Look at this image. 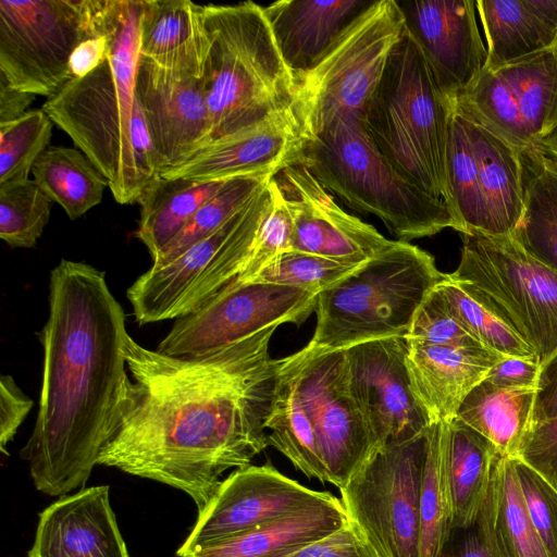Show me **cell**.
<instances>
[{
    "label": "cell",
    "mask_w": 557,
    "mask_h": 557,
    "mask_svg": "<svg viewBox=\"0 0 557 557\" xmlns=\"http://www.w3.org/2000/svg\"><path fill=\"white\" fill-rule=\"evenodd\" d=\"M277 327L196 357L168 356L128 335L131 377L98 465L180 490L202 510L226 470L269 446Z\"/></svg>",
    "instance_id": "cell-1"
},
{
    "label": "cell",
    "mask_w": 557,
    "mask_h": 557,
    "mask_svg": "<svg viewBox=\"0 0 557 557\" xmlns=\"http://www.w3.org/2000/svg\"><path fill=\"white\" fill-rule=\"evenodd\" d=\"M128 335L106 273L62 259L50 274L49 313L39 333L37 419L21 449L37 491L62 497L86 487L129 381Z\"/></svg>",
    "instance_id": "cell-2"
},
{
    "label": "cell",
    "mask_w": 557,
    "mask_h": 557,
    "mask_svg": "<svg viewBox=\"0 0 557 557\" xmlns=\"http://www.w3.org/2000/svg\"><path fill=\"white\" fill-rule=\"evenodd\" d=\"M90 7L94 26L108 36V57L41 109L107 178L116 202L129 205L146 186L132 134L144 0H90Z\"/></svg>",
    "instance_id": "cell-3"
},
{
    "label": "cell",
    "mask_w": 557,
    "mask_h": 557,
    "mask_svg": "<svg viewBox=\"0 0 557 557\" xmlns=\"http://www.w3.org/2000/svg\"><path fill=\"white\" fill-rule=\"evenodd\" d=\"M211 143L292 112L296 84L263 8L252 1L203 5Z\"/></svg>",
    "instance_id": "cell-4"
},
{
    "label": "cell",
    "mask_w": 557,
    "mask_h": 557,
    "mask_svg": "<svg viewBox=\"0 0 557 557\" xmlns=\"http://www.w3.org/2000/svg\"><path fill=\"white\" fill-rule=\"evenodd\" d=\"M450 110L405 28L388 54L362 123L388 162L412 185L443 200L449 210L446 151Z\"/></svg>",
    "instance_id": "cell-5"
},
{
    "label": "cell",
    "mask_w": 557,
    "mask_h": 557,
    "mask_svg": "<svg viewBox=\"0 0 557 557\" xmlns=\"http://www.w3.org/2000/svg\"><path fill=\"white\" fill-rule=\"evenodd\" d=\"M446 275L425 250L393 240L318 294L315 329L301 349L329 352L375 339L406 337L419 307Z\"/></svg>",
    "instance_id": "cell-6"
},
{
    "label": "cell",
    "mask_w": 557,
    "mask_h": 557,
    "mask_svg": "<svg viewBox=\"0 0 557 557\" xmlns=\"http://www.w3.org/2000/svg\"><path fill=\"white\" fill-rule=\"evenodd\" d=\"M296 160L347 206L379 218L400 242L447 227L461 233L447 205L408 182L376 148L359 117H338L304 140Z\"/></svg>",
    "instance_id": "cell-7"
},
{
    "label": "cell",
    "mask_w": 557,
    "mask_h": 557,
    "mask_svg": "<svg viewBox=\"0 0 557 557\" xmlns=\"http://www.w3.org/2000/svg\"><path fill=\"white\" fill-rule=\"evenodd\" d=\"M462 242L449 277L524 342L542 366L557 351V271L512 234L470 232Z\"/></svg>",
    "instance_id": "cell-8"
},
{
    "label": "cell",
    "mask_w": 557,
    "mask_h": 557,
    "mask_svg": "<svg viewBox=\"0 0 557 557\" xmlns=\"http://www.w3.org/2000/svg\"><path fill=\"white\" fill-rule=\"evenodd\" d=\"M405 23L395 0H375L338 38L321 61L295 78L292 112L304 140L338 117L363 119Z\"/></svg>",
    "instance_id": "cell-9"
},
{
    "label": "cell",
    "mask_w": 557,
    "mask_h": 557,
    "mask_svg": "<svg viewBox=\"0 0 557 557\" xmlns=\"http://www.w3.org/2000/svg\"><path fill=\"white\" fill-rule=\"evenodd\" d=\"M270 181L220 228L173 261L160 267L151 265L135 280L126 296L138 324L184 317L212 299L238 276L272 203Z\"/></svg>",
    "instance_id": "cell-10"
},
{
    "label": "cell",
    "mask_w": 557,
    "mask_h": 557,
    "mask_svg": "<svg viewBox=\"0 0 557 557\" xmlns=\"http://www.w3.org/2000/svg\"><path fill=\"white\" fill-rule=\"evenodd\" d=\"M446 170L450 211L461 226V234L513 233L524 208L520 151L453 107Z\"/></svg>",
    "instance_id": "cell-11"
},
{
    "label": "cell",
    "mask_w": 557,
    "mask_h": 557,
    "mask_svg": "<svg viewBox=\"0 0 557 557\" xmlns=\"http://www.w3.org/2000/svg\"><path fill=\"white\" fill-rule=\"evenodd\" d=\"M426 430L377 449L339 490L348 519L376 557H419Z\"/></svg>",
    "instance_id": "cell-12"
},
{
    "label": "cell",
    "mask_w": 557,
    "mask_h": 557,
    "mask_svg": "<svg viewBox=\"0 0 557 557\" xmlns=\"http://www.w3.org/2000/svg\"><path fill=\"white\" fill-rule=\"evenodd\" d=\"M95 34L90 0H0V75L48 99L73 78L71 55Z\"/></svg>",
    "instance_id": "cell-13"
},
{
    "label": "cell",
    "mask_w": 557,
    "mask_h": 557,
    "mask_svg": "<svg viewBox=\"0 0 557 557\" xmlns=\"http://www.w3.org/2000/svg\"><path fill=\"white\" fill-rule=\"evenodd\" d=\"M450 107L488 128L521 153L557 133V47L483 67Z\"/></svg>",
    "instance_id": "cell-14"
},
{
    "label": "cell",
    "mask_w": 557,
    "mask_h": 557,
    "mask_svg": "<svg viewBox=\"0 0 557 557\" xmlns=\"http://www.w3.org/2000/svg\"><path fill=\"white\" fill-rule=\"evenodd\" d=\"M317 296L270 283L226 287L197 310L176 319L157 350L172 357H196L271 326H299L314 312Z\"/></svg>",
    "instance_id": "cell-15"
},
{
    "label": "cell",
    "mask_w": 557,
    "mask_h": 557,
    "mask_svg": "<svg viewBox=\"0 0 557 557\" xmlns=\"http://www.w3.org/2000/svg\"><path fill=\"white\" fill-rule=\"evenodd\" d=\"M311 418L329 483L341 490L376 451L349 380L345 350L287 356Z\"/></svg>",
    "instance_id": "cell-16"
},
{
    "label": "cell",
    "mask_w": 557,
    "mask_h": 557,
    "mask_svg": "<svg viewBox=\"0 0 557 557\" xmlns=\"http://www.w3.org/2000/svg\"><path fill=\"white\" fill-rule=\"evenodd\" d=\"M284 475L270 462L234 470L198 511L196 523L176 552L187 557L198 548L252 530L333 499Z\"/></svg>",
    "instance_id": "cell-17"
},
{
    "label": "cell",
    "mask_w": 557,
    "mask_h": 557,
    "mask_svg": "<svg viewBox=\"0 0 557 557\" xmlns=\"http://www.w3.org/2000/svg\"><path fill=\"white\" fill-rule=\"evenodd\" d=\"M135 97L153 143L160 175L211 143L205 74L164 69L139 55Z\"/></svg>",
    "instance_id": "cell-18"
},
{
    "label": "cell",
    "mask_w": 557,
    "mask_h": 557,
    "mask_svg": "<svg viewBox=\"0 0 557 557\" xmlns=\"http://www.w3.org/2000/svg\"><path fill=\"white\" fill-rule=\"evenodd\" d=\"M352 394L376 450L423 433L430 425L409 383L406 337H388L344 349Z\"/></svg>",
    "instance_id": "cell-19"
},
{
    "label": "cell",
    "mask_w": 557,
    "mask_h": 557,
    "mask_svg": "<svg viewBox=\"0 0 557 557\" xmlns=\"http://www.w3.org/2000/svg\"><path fill=\"white\" fill-rule=\"evenodd\" d=\"M273 177L293 220L290 250L366 262L393 243L344 211L299 161L287 163Z\"/></svg>",
    "instance_id": "cell-20"
},
{
    "label": "cell",
    "mask_w": 557,
    "mask_h": 557,
    "mask_svg": "<svg viewBox=\"0 0 557 557\" xmlns=\"http://www.w3.org/2000/svg\"><path fill=\"white\" fill-rule=\"evenodd\" d=\"M405 28L419 47L448 103L474 83L486 57L471 0L397 1Z\"/></svg>",
    "instance_id": "cell-21"
},
{
    "label": "cell",
    "mask_w": 557,
    "mask_h": 557,
    "mask_svg": "<svg viewBox=\"0 0 557 557\" xmlns=\"http://www.w3.org/2000/svg\"><path fill=\"white\" fill-rule=\"evenodd\" d=\"M304 138L293 112L218 139L161 176L211 182L243 176L273 177L296 160Z\"/></svg>",
    "instance_id": "cell-22"
},
{
    "label": "cell",
    "mask_w": 557,
    "mask_h": 557,
    "mask_svg": "<svg viewBox=\"0 0 557 557\" xmlns=\"http://www.w3.org/2000/svg\"><path fill=\"white\" fill-rule=\"evenodd\" d=\"M28 557H131L108 485L59 497L39 513Z\"/></svg>",
    "instance_id": "cell-23"
},
{
    "label": "cell",
    "mask_w": 557,
    "mask_h": 557,
    "mask_svg": "<svg viewBox=\"0 0 557 557\" xmlns=\"http://www.w3.org/2000/svg\"><path fill=\"white\" fill-rule=\"evenodd\" d=\"M375 0H282L263 8L294 78L313 69Z\"/></svg>",
    "instance_id": "cell-24"
},
{
    "label": "cell",
    "mask_w": 557,
    "mask_h": 557,
    "mask_svg": "<svg viewBox=\"0 0 557 557\" xmlns=\"http://www.w3.org/2000/svg\"><path fill=\"white\" fill-rule=\"evenodd\" d=\"M504 358L488 350L407 341L406 367L410 388L430 424L455 418L466 396Z\"/></svg>",
    "instance_id": "cell-25"
},
{
    "label": "cell",
    "mask_w": 557,
    "mask_h": 557,
    "mask_svg": "<svg viewBox=\"0 0 557 557\" xmlns=\"http://www.w3.org/2000/svg\"><path fill=\"white\" fill-rule=\"evenodd\" d=\"M486 41L483 67H497L557 47V0H478Z\"/></svg>",
    "instance_id": "cell-26"
},
{
    "label": "cell",
    "mask_w": 557,
    "mask_h": 557,
    "mask_svg": "<svg viewBox=\"0 0 557 557\" xmlns=\"http://www.w3.org/2000/svg\"><path fill=\"white\" fill-rule=\"evenodd\" d=\"M208 50L203 5L188 0H144L140 55L164 69L203 75Z\"/></svg>",
    "instance_id": "cell-27"
},
{
    "label": "cell",
    "mask_w": 557,
    "mask_h": 557,
    "mask_svg": "<svg viewBox=\"0 0 557 557\" xmlns=\"http://www.w3.org/2000/svg\"><path fill=\"white\" fill-rule=\"evenodd\" d=\"M347 522L341 498L334 497L295 515L202 546L187 557H285L330 535Z\"/></svg>",
    "instance_id": "cell-28"
},
{
    "label": "cell",
    "mask_w": 557,
    "mask_h": 557,
    "mask_svg": "<svg viewBox=\"0 0 557 557\" xmlns=\"http://www.w3.org/2000/svg\"><path fill=\"white\" fill-rule=\"evenodd\" d=\"M269 446L284 455L309 479L329 482L318 437L301 398L295 368L278 359L272 403L265 420Z\"/></svg>",
    "instance_id": "cell-29"
},
{
    "label": "cell",
    "mask_w": 557,
    "mask_h": 557,
    "mask_svg": "<svg viewBox=\"0 0 557 557\" xmlns=\"http://www.w3.org/2000/svg\"><path fill=\"white\" fill-rule=\"evenodd\" d=\"M443 422L450 527H463L479 512L498 451L487 438L457 417Z\"/></svg>",
    "instance_id": "cell-30"
},
{
    "label": "cell",
    "mask_w": 557,
    "mask_h": 557,
    "mask_svg": "<svg viewBox=\"0 0 557 557\" xmlns=\"http://www.w3.org/2000/svg\"><path fill=\"white\" fill-rule=\"evenodd\" d=\"M228 181L200 182L158 175L145 186L137 199L140 219L135 235L148 249L151 260Z\"/></svg>",
    "instance_id": "cell-31"
},
{
    "label": "cell",
    "mask_w": 557,
    "mask_h": 557,
    "mask_svg": "<svg viewBox=\"0 0 557 557\" xmlns=\"http://www.w3.org/2000/svg\"><path fill=\"white\" fill-rule=\"evenodd\" d=\"M536 389H507L486 380L463 399L456 417L487 438L499 455L517 457L532 423Z\"/></svg>",
    "instance_id": "cell-32"
},
{
    "label": "cell",
    "mask_w": 557,
    "mask_h": 557,
    "mask_svg": "<svg viewBox=\"0 0 557 557\" xmlns=\"http://www.w3.org/2000/svg\"><path fill=\"white\" fill-rule=\"evenodd\" d=\"M524 208L512 235L557 271V161L537 147L522 152Z\"/></svg>",
    "instance_id": "cell-33"
},
{
    "label": "cell",
    "mask_w": 557,
    "mask_h": 557,
    "mask_svg": "<svg viewBox=\"0 0 557 557\" xmlns=\"http://www.w3.org/2000/svg\"><path fill=\"white\" fill-rule=\"evenodd\" d=\"M34 181L71 220L100 203L109 183L79 149L49 147L36 160Z\"/></svg>",
    "instance_id": "cell-34"
},
{
    "label": "cell",
    "mask_w": 557,
    "mask_h": 557,
    "mask_svg": "<svg viewBox=\"0 0 557 557\" xmlns=\"http://www.w3.org/2000/svg\"><path fill=\"white\" fill-rule=\"evenodd\" d=\"M419 517V557H437L451 523L443 420L431 423L426 430Z\"/></svg>",
    "instance_id": "cell-35"
},
{
    "label": "cell",
    "mask_w": 557,
    "mask_h": 557,
    "mask_svg": "<svg viewBox=\"0 0 557 557\" xmlns=\"http://www.w3.org/2000/svg\"><path fill=\"white\" fill-rule=\"evenodd\" d=\"M496 503L493 533L503 557H549L528 515L513 457L497 456L494 465Z\"/></svg>",
    "instance_id": "cell-36"
},
{
    "label": "cell",
    "mask_w": 557,
    "mask_h": 557,
    "mask_svg": "<svg viewBox=\"0 0 557 557\" xmlns=\"http://www.w3.org/2000/svg\"><path fill=\"white\" fill-rule=\"evenodd\" d=\"M270 176H243L230 180L193 215L182 232L152 260L164 265L207 237L245 208L269 183Z\"/></svg>",
    "instance_id": "cell-37"
},
{
    "label": "cell",
    "mask_w": 557,
    "mask_h": 557,
    "mask_svg": "<svg viewBox=\"0 0 557 557\" xmlns=\"http://www.w3.org/2000/svg\"><path fill=\"white\" fill-rule=\"evenodd\" d=\"M51 200L34 180L0 184V238L13 248H33L50 218Z\"/></svg>",
    "instance_id": "cell-38"
},
{
    "label": "cell",
    "mask_w": 557,
    "mask_h": 557,
    "mask_svg": "<svg viewBox=\"0 0 557 557\" xmlns=\"http://www.w3.org/2000/svg\"><path fill=\"white\" fill-rule=\"evenodd\" d=\"M53 122L42 109L0 124V184L28 178L33 165L48 148Z\"/></svg>",
    "instance_id": "cell-39"
},
{
    "label": "cell",
    "mask_w": 557,
    "mask_h": 557,
    "mask_svg": "<svg viewBox=\"0 0 557 557\" xmlns=\"http://www.w3.org/2000/svg\"><path fill=\"white\" fill-rule=\"evenodd\" d=\"M453 312L467 330L488 350L504 356L536 360L534 351L506 324L471 298L447 274L437 285Z\"/></svg>",
    "instance_id": "cell-40"
},
{
    "label": "cell",
    "mask_w": 557,
    "mask_h": 557,
    "mask_svg": "<svg viewBox=\"0 0 557 557\" xmlns=\"http://www.w3.org/2000/svg\"><path fill=\"white\" fill-rule=\"evenodd\" d=\"M362 263L288 250L271 261L253 282L298 287L318 295Z\"/></svg>",
    "instance_id": "cell-41"
},
{
    "label": "cell",
    "mask_w": 557,
    "mask_h": 557,
    "mask_svg": "<svg viewBox=\"0 0 557 557\" xmlns=\"http://www.w3.org/2000/svg\"><path fill=\"white\" fill-rule=\"evenodd\" d=\"M270 185L272 190L271 207L257 233L240 273L227 287L252 283L271 261L290 250L292 215L274 177L271 178Z\"/></svg>",
    "instance_id": "cell-42"
},
{
    "label": "cell",
    "mask_w": 557,
    "mask_h": 557,
    "mask_svg": "<svg viewBox=\"0 0 557 557\" xmlns=\"http://www.w3.org/2000/svg\"><path fill=\"white\" fill-rule=\"evenodd\" d=\"M406 339L421 345L488 350L456 317L437 286L416 312Z\"/></svg>",
    "instance_id": "cell-43"
},
{
    "label": "cell",
    "mask_w": 557,
    "mask_h": 557,
    "mask_svg": "<svg viewBox=\"0 0 557 557\" xmlns=\"http://www.w3.org/2000/svg\"><path fill=\"white\" fill-rule=\"evenodd\" d=\"M513 466L531 522L549 557H557V491L519 458Z\"/></svg>",
    "instance_id": "cell-44"
},
{
    "label": "cell",
    "mask_w": 557,
    "mask_h": 557,
    "mask_svg": "<svg viewBox=\"0 0 557 557\" xmlns=\"http://www.w3.org/2000/svg\"><path fill=\"white\" fill-rule=\"evenodd\" d=\"M495 503L496 481L493 469L487 492L475 519L468 525L450 527L437 557H503L493 533Z\"/></svg>",
    "instance_id": "cell-45"
},
{
    "label": "cell",
    "mask_w": 557,
    "mask_h": 557,
    "mask_svg": "<svg viewBox=\"0 0 557 557\" xmlns=\"http://www.w3.org/2000/svg\"><path fill=\"white\" fill-rule=\"evenodd\" d=\"M517 458L557 491V417L531 423Z\"/></svg>",
    "instance_id": "cell-46"
},
{
    "label": "cell",
    "mask_w": 557,
    "mask_h": 557,
    "mask_svg": "<svg viewBox=\"0 0 557 557\" xmlns=\"http://www.w3.org/2000/svg\"><path fill=\"white\" fill-rule=\"evenodd\" d=\"M285 557H376V555L361 531L348 519V522L337 531Z\"/></svg>",
    "instance_id": "cell-47"
},
{
    "label": "cell",
    "mask_w": 557,
    "mask_h": 557,
    "mask_svg": "<svg viewBox=\"0 0 557 557\" xmlns=\"http://www.w3.org/2000/svg\"><path fill=\"white\" fill-rule=\"evenodd\" d=\"M33 408V400L23 393L9 374L0 377V450L8 455L7 446Z\"/></svg>",
    "instance_id": "cell-48"
},
{
    "label": "cell",
    "mask_w": 557,
    "mask_h": 557,
    "mask_svg": "<svg viewBox=\"0 0 557 557\" xmlns=\"http://www.w3.org/2000/svg\"><path fill=\"white\" fill-rule=\"evenodd\" d=\"M541 366L532 359L506 357L498 361L485 380L507 389H536Z\"/></svg>",
    "instance_id": "cell-49"
},
{
    "label": "cell",
    "mask_w": 557,
    "mask_h": 557,
    "mask_svg": "<svg viewBox=\"0 0 557 557\" xmlns=\"http://www.w3.org/2000/svg\"><path fill=\"white\" fill-rule=\"evenodd\" d=\"M92 29L96 34L83 40L71 55L70 70L73 77L86 76L97 69L108 57V36L106 33L95 27L94 24Z\"/></svg>",
    "instance_id": "cell-50"
},
{
    "label": "cell",
    "mask_w": 557,
    "mask_h": 557,
    "mask_svg": "<svg viewBox=\"0 0 557 557\" xmlns=\"http://www.w3.org/2000/svg\"><path fill=\"white\" fill-rule=\"evenodd\" d=\"M557 417V351L541 366L532 422Z\"/></svg>",
    "instance_id": "cell-51"
},
{
    "label": "cell",
    "mask_w": 557,
    "mask_h": 557,
    "mask_svg": "<svg viewBox=\"0 0 557 557\" xmlns=\"http://www.w3.org/2000/svg\"><path fill=\"white\" fill-rule=\"evenodd\" d=\"M37 96L11 87L0 75V124L14 121L27 112Z\"/></svg>",
    "instance_id": "cell-52"
}]
</instances>
